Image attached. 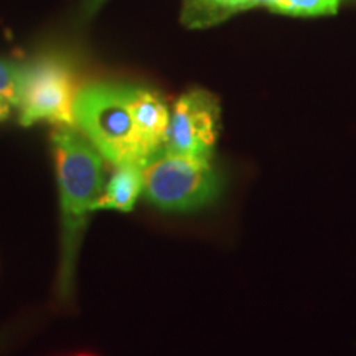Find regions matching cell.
Listing matches in <instances>:
<instances>
[{
  "label": "cell",
  "instance_id": "6",
  "mask_svg": "<svg viewBox=\"0 0 356 356\" xmlns=\"http://www.w3.org/2000/svg\"><path fill=\"white\" fill-rule=\"evenodd\" d=\"M129 96L140 140L154 160L157 155L165 152L170 109L165 99L150 88L129 84Z\"/></svg>",
  "mask_w": 356,
  "mask_h": 356
},
{
  "label": "cell",
  "instance_id": "9",
  "mask_svg": "<svg viewBox=\"0 0 356 356\" xmlns=\"http://www.w3.org/2000/svg\"><path fill=\"white\" fill-rule=\"evenodd\" d=\"M340 0H270L273 12L296 17H318L337 13Z\"/></svg>",
  "mask_w": 356,
  "mask_h": 356
},
{
  "label": "cell",
  "instance_id": "14",
  "mask_svg": "<svg viewBox=\"0 0 356 356\" xmlns=\"http://www.w3.org/2000/svg\"><path fill=\"white\" fill-rule=\"evenodd\" d=\"M73 356H92V355H88V353H79V355H73Z\"/></svg>",
  "mask_w": 356,
  "mask_h": 356
},
{
  "label": "cell",
  "instance_id": "10",
  "mask_svg": "<svg viewBox=\"0 0 356 356\" xmlns=\"http://www.w3.org/2000/svg\"><path fill=\"white\" fill-rule=\"evenodd\" d=\"M20 63L0 58V95H6L17 104L20 81Z\"/></svg>",
  "mask_w": 356,
  "mask_h": 356
},
{
  "label": "cell",
  "instance_id": "11",
  "mask_svg": "<svg viewBox=\"0 0 356 356\" xmlns=\"http://www.w3.org/2000/svg\"><path fill=\"white\" fill-rule=\"evenodd\" d=\"M108 0H83V17L84 19H91V17L96 15V12L104 6Z\"/></svg>",
  "mask_w": 356,
  "mask_h": 356
},
{
  "label": "cell",
  "instance_id": "7",
  "mask_svg": "<svg viewBox=\"0 0 356 356\" xmlns=\"http://www.w3.org/2000/svg\"><path fill=\"white\" fill-rule=\"evenodd\" d=\"M144 167L119 165L104 185L99 200L95 204V211L113 210L129 213L134 210L139 197L144 193Z\"/></svg>",
  "mask_w": 356,
  "mask_h": 356
},
{
  "label": "cell",
  "instance_id": "4",
  "mask_svg": "<svg viewBox=\"0 0 356 356\" xmlns=\"http://www.w3.org/2000/svg\"><path fill=\"white\" fill-rule=\"evenodd\" d=\"M144 195L162 211L191 213L211 207L225 190L210 160L162 152L144 165Z\"/></svg>",
  "mask_w": 356,
  "mask_h": 356
},
{
  "label": "cell",
  "instance_id": "5",
  "mask_svg": "<svg viewBox=\"0 0 356 356\" xmlns=\"http://www.w3.org/2000/svg\"><path fill=\"white\" fill-rule=\"evenodd\" d=\"M221 127L220 102L204 89L181 95L170 111L165 152L211 160Z\"/></svg>",
  "mask_w": 356,
  "mask_h": 356
},
{
  "label": "cell",
  "instance_id": "3",
  "mask_svg": "<svg viewBox=\"0 0 356 356\" xmlns=\"http://www.w3.org/2000/svg\"><path fill=\"white\" fill-rule=\"evenodd\" d=\"M78 63L65 53L48 51L20 66L19 122L74 126V101L79 92Z\"/></svg>",
  "mask_w": 356,
  "mask_h": 356
},
{
  "label": "cell",
  "instance_id": "2",
  "mask_svg": "<svg viewBox=\"0 0 356 356\" xmlns=\"http://www.w3.org/2000/svg\"><path fill=\"white\" fill-rule=\"evenodd\" d=\"M74 127L115 167H144L152 160L134 121L129 84L81 86L74 101Z\"/></svg>",
  "mask_w": 356,
  "mask_h": 356
},
{
  "label": "cell",
  "instance_id": "8",
  "mask_svg": "<svg viewBox=\"0 0 356 356\" xmlns=\"http://www.w3.org/2000/svg\"><path fill=\"white\" fill-rule=\"evenodd\" d=\"M251 7L254 0H184L181 24L188 29H207Z\"/></svg>",
  "mask_w": 356,
  "mask_h": 356
},
{
  "label": "cell",
  "instance_id": "12",
  "mask_svg": "<svg viewBox=\"0 0 356 356\" xmlns=\"http://www.w3.org/2000/svg\"><path fill=\"white\" fill-rule=\"evenodd\" d=\"M15 108L13 101L6 95H0V124L6 122L8 118H10L12 109Z\"/></svg>",
  "mask_w": 356,
  "mask_h": 356
},
{
  "label": "cell",
  "instance_id": "1",
  "mask_svg": "<svg viewBox=\"0 0 356 356\" xmlns=\"http://www.w3.org/2000/svg\"><path fill=\"white\" fill-rule=\"evenodd\" d=\"M58 195H60V264L56 296L68 304L74 296V280L83 236L106 185L102 155L74 126H56L51 134Z\"/></svg>",
  "mask_w": 356,
  "mask_h": 356
},
{
  "label": "cell",
  "instance_id": "13",
  "mask_svg": "<svg viewBox=\"0 0 356 356\" xmlns=\"http://www.w3.org/2000/svg\"><path fill=\"white\" fill-rule=\"evenodd\" d=\"M269 3H270V0H254V7L256 6H269Z\"/></svg>",
  "mask_w": 356,
  "mask_h": 356
}]
</instances>
